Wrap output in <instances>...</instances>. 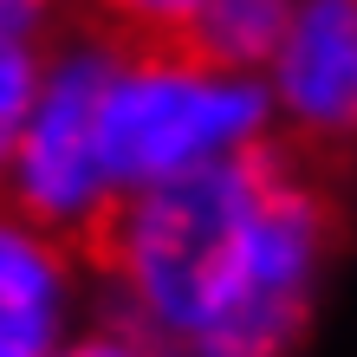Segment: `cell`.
<instances>
[{
	"mask_svg": "<svg viewBox=\"0 0 357 357\" xmlns=\"http://www.w3.org/2000/svg\"><path fill=\"white\" fill-rule=\"evenodd\" d=\"M104 312L162 357H292L319 319L338 195L319 162H247L130 195L91 241Z\"/></svg>",
	"mask_w": 357,
	"mask_h": 357,
	"instance_id": "1",
	"label": "cell"
},
{
	"mask_svg": "<svg viewBox=\"0 0 357 357\" xmlns=\"http://www.w3.org/2000/svg\"><path fill=\"white\" fill-rule=\"evenodd\" d=\"M52 46V0H0V195H7L20 117H26L33 78Z\"/></svg>",
	"mask_w": 357,
	"mask_h": 357,
	"instance_id": "6",
	"label": "cell"
},
{
	"mask_svg": "<svg viewBox=\"0 0 357 357\" xmlns=\"http://www.w3.org/2000/svg\"><path fill=\"white\" fill-rule=\"evenodd\" d=\"M117 46L123 33H111L104 20L52 33L7 169V202L78 241H98L104 221L123 208L111 176V143H104V91H111Z\"/></svg>",
	"mask_w": 357,
	"mask_h": 357,
	"instance_id": "3",
	"label": "cell"
},
{
	"mask_svg": "<svg viewBox=\"0 0 357 357\" xmlns=\"http://www.w3.org/2000/svg\"><path fill=\"white\" fill-rule=\"evenodd\" d=\"M104 319L91 241L0 195V357H59Z\"/></svg>",
	"mask_w": 357,
	"mask_h": 357,
	"instance_id": "5",
	"label": "cell"
},
{
	"mask_svg": "<svg viewBox=\"0 0 357 357\" xmlns=\"http://www.w3.org/2000/svg\"><path fill=\"white\" fill-rule=\"evenodd\" d=\"M286 13H292V0H208L188 46H202L221 66L260 72L273 59V46H280V33H286Z\"/></svg>",
	"mask_w": 357,
	"mask_h": 357,
	"instance_id": "7",
	"label": "cell"
},
{
	"mask_svg": "<svg viewBox=\"0 0 357 357\" xmlns=\"http://www.w3.org/2000/svg\"><path fill=\"white\" fill-rule=\"evenodd\" d=\"M91 13L123 39H188L208 0H91Z\"/></svg>",
	"mask_w": 357,
	"mask_h": 357,
	"instance_id": "8",
	"label": "cell"
},
{
	"mask_svg": "<svg viewBox=\"0 0 357 357\" xmlns=\"http://www.w3.org/2000/svg\"><path fill=\"white\" fill-rule=\"evenodd\" d=\"M117 195H150L188 176L247 162L280 143L260 72L221 66L188 39H123L104 91Z\"/></svg>",
	"mask_w": 357,
	"mask_h": 357,
	"instance_id": "2",
	"label": "cell"
},
{
	"mask_svg": "<svg viewBox=\"0 0 357 357\" xmlns=\"http://www.w3.org/2000/svg\"><path fill=\"white\" fill-rule=\"evenodd\" d=\"M260 85L280 150L319 169L357 156V0H292Z\"/></svg>",
	"mask_w": 357,
	"mask_h": 357,
	"instance_id": "4",
	"label": "cell"
},
{
	"mask_svg": "<svg viewBox=\"0 0 357 357\" xmlns=\"http://www.w3.org/2000/svg\"><path fill=\"white\" fill-rule=\"evenodd\" d=\"M59 357H162L150 338H143V331H130L123 319H111V312H104L98 325H85L78 331V338L59 351Z\"/></svg>",
	"mask_w": 357,
	"mask_h": 357,
	"instance_id": "9",
	"label": "cell"
}]
</instances>
